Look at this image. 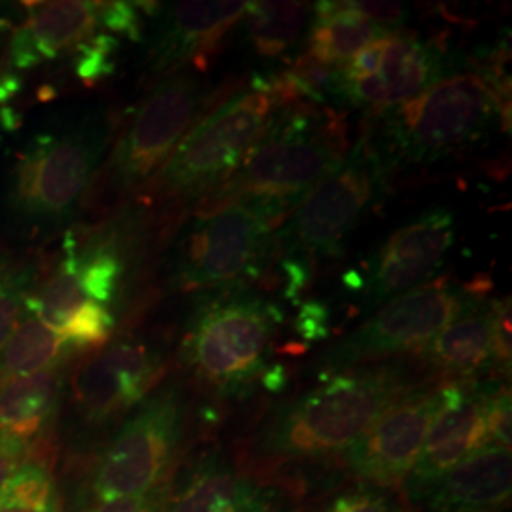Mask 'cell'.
I'll return each mask as SVG.
<instances>
[{
	"label": "cell",
	"mask_w": 512,
	"mask_h": 512,
	"mask_svg": "<svg viewBox=\"0 0 512 512\" xmlns=\"http://www.w3.org/2000/svg\"><path fill=\"white\" fill-rule=\"evenodd\" d=\"M348 154V120L342 112L308 101L283 103L238 167L198 202L200 213L253 202L289 219L311 186L344 164Z\"/></svg>",
	"instance_id": "6da1fadb"
},
{
	"label": "cell",
	"mask_w": 512,
	"mask_h": 512,
	"mask_svg": "<svg viewBox=\"0 0 512 512\" xmlns=\"http://www.w3.org/2000/svg\"><path fill=\"white\" fill-rule=\"evenodd\" d=\"M412 389L397 366L336 372L275 408L256 433L255 454L272 461L344 454Z\"/></svg>",
	"instance_id": "7a4b0ae2"
},
{
	"label": "cell",
	"mask_w": 512,
	"mask_h": 512,
	"mask_svg": "<svg viewBox=\"0 0 512 512\" xmlns=\"http://www.w3.org/2000/svg\"><path fill=\"white\" fill-rule=\"evenodd\" d=\"M501 74L456 73L378 116L363 133L387 173L429 165L484 139L505 114Z\"/></svg>",
	"instance_id": "3957f363"
},
{
	"label": "cell",
	"mask_w": 512,
	"mask_h": 512,
	"mask_svg": "<svg viewBox=\"0 0 512 512\" xmlns=\"http://www.w3.org/2000/svg\"><path fill=\"white\" fill-rule=\"evenodd\" d=\"M109 135V122L88 114L25 141L8 167L2 192L4 217L18 236L48 238L76 217Z\"/></svg>",
	"instance_id": "277c9868"
},
{
	"label": "cell",
	"mask_w": 512,
	"mask_h": 512,
	"mask_svg": "<svg viewBox=\"0 0 512 512\" xmlns=\"http://www.w3.org/2000/svg\"><path fill=\"white\" fill-rule=\"evenodd\" d=\"M281 311L245 285L220 291L190 319L183 361L219 397L245 395L268 370V353Z\"/></svg>",
	"instance_id": "5b68a950"
},
{
	"label": "cell",
	"mask_w": 512,
	"mask_h": 512,
	"mask_svg": "<svg viewBox=\"0 0 512 512\" xmlns=\"http://www.w3.org/2000/svg\"><path fill=\"white\" fill-rule=\"evenodd\" d=\"M279 105L253 76L247 92L224 101L184 135L156 173L154 196L162 202H200L238 167Z\"/></svg>",
	"instance_id": "8992f818"
},
{
	"label": "cell",
	"mask_w": 512,
	"mask_h": 512,
	"mask_svg": "<svg viewBox=\"0 0 512 512\" xmlns=\"http://www.w3.org/2000/svg\"><path fill=\"white\" fill-rule=\"evenodd\" d=\"M484 300V291L440 277L391 298L382 310L327 349L319 363L330 372L361 368L399 355H420L459 315Z\"/></svg>",
	"instance_id": "52a82bcc"
},
{
	"label": "cell",
	"mask_w": 512,
	"mask_h": 512,
	"mask_svg": "<svg viewBox=\"0 0 512 512\" xmlns=\"http://www.w3.org/2000/svg\"><path fill=\"white\" fill-rule=\"evenodd\" d=\"M287 217L272 207L239 202L202 215L186 234L175 279L190 291H226L262 274L260 260L277 224Z\"/></svg>",
	"instance_id": "ba28073f"
},
{
	"label": "cell",
	"mask_w": 512,
	"mask_h": 512,
	"mask_svg": "<svg viewBox=\"0 0 512 512\" xmlns=\"http://www.w3.org/2000/svg\"><path fill=\"white\" fill-rule=\"evenodd\" d=\"M389 173L361 137L346 162L313 184L279 230L283 249L300 260L336 256L353 226L384 192Z\"/></svg>",
	"instance_id": "9c48e42d"
},
{
	"label": "cell",
	"mask_w": 512,
	"mask_h": 512,
	"mask_svg": "<svg viewBox=\"0 0 512 512\" xmlns=\"http://www.w3.org/2000/svg\"><path fill=\"white\" fill-rule=\"evenodd\" d=\"M186 406L184 391L175 384L160 389L139 406L95 465V503L145 494L164 484L183 440Z\"/></svg>",
	"instance_id": "30bf717a"
},
{
	"label": "cell",
	"mask_w": 512,
	"mask_h": 512,
	"mask_svg": "<svg viewBox=\"0 0 512 512\" xmlns=\"http://www.w3.org/2000/svg\"><path fill=\"white\" fill-rule=\"evenodd\" d=\"M211 97L194 74H171L158 82L110 152L107 190L128 194L156 175L184 135L202 120L203 110L213 103Z\"/></svg>",
	"instance_id": "8fae6325"
},
{
	"label": "cell",
	"mask_w": 512,
	"mask_h": 512,
	"mask_svg": "<svg viewBox=\"0 0 512 512\" xmlns=\"http://www.w3.org/2000/svg\"><path fill=\"white\" fill-rule=\"evenodd\" d=\"M444 404L446 384L408 391L344 452L349 473L380 488L404 482Z\"/></svg>",
	"instance_id": "7c38bea8"
},
{
	"label": "cell",
	"mask_w": 512,
	"mask_h": 512,
	"mask_svg": "<svg viewBox=\"0 0 512 512\" xmlns=\"http://www.w3.org/2000/svg\"><path fill=\"white\" fill-rule=\"evenodd\" d=\"M448 76L446 50L437 40L395 31L385 37L376 73L344 80L342 103L378 116Z\"/></svg>",
	"instance_id": "4fadbf2b"
},
{
	"label": "cell",
	"mask_w": 512,
	"mask_h": 512,
	"mask_svg": "<svg viewBox=\"0 0 512 512\" xmlns=\"http://www.w3.org/2000/svg\"><path fill=\"white\" fill-rule=\"evenodd\" d=\"M490 385L476 380L446 382V404L429 429L420 458L404 478L410 499L421 501L442 476L488 446L484 399Z\"/></svg>",
	"instance_id": "5bb4252c"
},
{
	"label": "cell",
	"mask_w": 512,
	"mask_h": 512,
	"mask_svg": "<svg viewBox=\"0 0 512 512\" xmlns=\"http://www.w3.org/2000/svg\"><path fill=\"white\" fill-rule=\"evenodd\" d=\"M162 376V359L141 342H116L80 366L74 399L82 418L105 423L147 399Z\"/></svg>",
	"instance_id": "9a60e30c"
},
{
	"label": "cell",
	"mask_w": 512,
	"mask_h": 512,
	"mask_svg": "<svg viewBox=\"0 0 512 512\" xmlns=\"http://www.w3.org/2000/svg\"><path fill=\"white\" fill-rule=\"evenodd\" d=\"M456 219L446 207H433L385 241L374 256L368 277L372 302L391 300L435 274L454 247Z\"/></svg>",
	"instance_id": "2e32d148"
},
{
	"label": "cell",
	"mask_w": 512,
	"mask_h": 512,
	"mask_svg": "<svg viewBox=\"0 0 512 512\" xmlns=\"http://www.w3.org/2000/svg\"><path fill=\"white\" fill-rule=\"evenodd\" d=\"M511 311L509 302H478L459 315L421 351L431 370L458 380L499 365H511Z\"/></svg>",
	"instance_id": "e0dca14e"
},
{
	"label": "cell",
	"mask_w": 512,
	"mask_h": 512,
	"mask_svg": "<svg viewBox=\"0 0 512 512\" xmlns=\"http://www.w3.org/2000/svg\"><path fill=\"white\" fill-rule=\"evenodd\" d=\"M249 2H173L160 8L148 46V71L154 76L181 73L190 61L202 65L220 40L245 16Z\"/></svg>",
	"instance_id": "ac0fdd59"
},
{
	"label": "cell",
	"mask_w": 512,
	"mask_h": 512,
	"mask_svg": "<svg viewBox=\"0 0 512 512\" xmlns=\"http://www.w3.org/2000/svg\"><path fill=\"white\" fill-rule=\"evenodd\" d=\"M511 448L482 446L423 495L431 512H501L511 503Z\"/></svg>",
	"instance_id": "d6986e66"
},
{
	"label": "cell",
	"mask_w": 512,
	"mask_h": 512,
	"mask_svg": "<svg viewBox=\"0 0 512 512\" xmlns=\"http://www.w3.org/2000/svg\"><path fill=\"white\" fill-rule=\"evenodd\" d=\"M99 2L61 0L40 2L29 8V18L19 25L10 42V65L27 71L76 50L97 29Z\"/></svg>",
	"instance_id": "ffe728a7"
},
{
	"label": "cell",
	"mask_w": 512,
	"mask_h": 512,
	"mask_svg": "<svg viewBox=\"0 0 512 512\" xmlns=\"http://www.w3.org/2000/svg\"><path fill=\"white\" fill-rule=\"evenodd\" d=\"M272 494L217 456L203 459L169 494L164 512H270Z\"/></svg>",
	"instance_id": "44dd1931"
},
{
	"label": "cell",
	"mask_w": 512,
	"mask_h": 512,
	"mask_svg": "<svg viewBox=\"0 0 512 512\" xmlns=\"http://www.w3.org/2000/svg\"><path fill=\"white\" fill-rule=\"evenodd\" d=\"M308 35V54L330 65H346L368 44L395 31L363 18L348 2H315Z\"/></svg>",
	"instance_id": "7402d4cb"
},
{
	"label": "cell",
	"mask_w": 512,
	"mask_h": 512,
	"mask_svg": "<svg viewBox=\"0 0 512 512\" xmlns=\"http://www.w3.org/2000/svg\"><path fill=\"white\" fill-rule=\"evenodd\" d=\"M61 391V366L0 382V433L33 439L52 418Z\"/></svg>",
	"instance_id": "603a6c76"
},
{
	"label": "cell",
	"mask_w": 512,
	"mask_h": 512,
	"mask_svg": "<svg viewBox=\"0 0 512 512\" xmlns=\"http://www.w3.org/2000/svg\"><path fill=\"white\" fill-rule=\"evenodd\" d=\"M73 351L57 330L25 311L0 351V382L57 368Z\"/></svg>",
	"instance_id": "cb8c5ba5"
},
{
	"label": "cell",
	"mask_w": 512,
	"mask_h": 512,
	"mask_svg": "<svg viewBox=\"0 0 512 512\" xmlns=\"http://www.w3.org/2000/svg\"><path fill=\"white\" fill-rule=\"evenodd\" d=\"M313 4L308 2H249L247 35L262 57H279L304 33Z\"/></svg>",
	"instance_id": "d4e9b609"
},
{
	"label": "cell",
	"mask_w": 512,
	"mask_h": 512,
	"mask_svg": "<svg viewBox=\"0 0 512 512\" xmlns=\"http://www.w3.org/2000/svg\"><path fill=\"white\" fill-rule=\"evenodd\" d=\"M63 249H65L63 260L57 266L54 275L50 277V281L46 283V287L37 296L31 294L25 302V311L37 315L42 323H46L57 332L63 329V325L88 300L76 274L78 249L71 234H67Z\"/></svg>",
	"instance_id": "484cf974"
},
{
	"label": "cell",
	"mask_w": 512,
	"mask_h": 512,
	"mask_svg": "<svg viewBox=\"0 0 512 512\" xmlns=\"http://www.w3.org/2000/svg\"><path fill=\"white\" fill-rule=\"evenodd\" d=\"M0 512H63L54 473L46 461L27 459L0 492Z\"/></svg>",
	"instance_id": "4316f807"
},
{
	"label": "cell",
	"mask_w": 512,
	"mask_h": 512,
	"mask_svg": "<svg viewBox=\"0 0 512 512\" xmlns=\"http://www.w3.org/2000/svg\"><path fill=\"white\" fill-rule=\"evenodd\" d=\"M37 268L29 260L16 256H0V351L25 313V302L31 296Z\"/></svg>",
	"instance_id": "83f0119b"
},
{
	"label": "cell",
	"mask_w": 512,
	"mask_h": 512,
	"mask_svg": "<svg viewBox=\"0 0 512 512\" xmlns=\"http://www.w3.org/2000/svg\"><path fill=\"white\" fill-rule=\"evenodd\" d=\"M76 274L88 300L107 306L118 293L124 262L112 243H99L86 253H78Z\"/></svg>",
	"instance_id": "f1b7e54d"
},
{
	"label": "cell",
	"mask_w": 512,
	"mask_h": 512,
	"mask_svg": "<svg viewBox=\"0 0 512 512\" xmlns=\"http://www.w3.org/2000/svg\"><path fill=\"white\" fill-rule=\"evenodd\" d=\"M114 330V317L107 306L86 300L73 317L63 325L59 334L74 349L101 346L109 342Z\"/></svg>",
	"instance_id": "f546056e"
},
{
	"label": "cell",
	"mask_w": 512,
	"mask_h": 512,
	"mask_svg": "<svg viewBox=\"0 0 512 512\" xmlns=\"http://www.w3.org/2000/svg\"><path fill=\"white\" fill-rule=\"evenodd\" d=\"M120 48L112 35H93L74 50V73L86 82L95 84L114 73V55Z\"/></svg>",
	"instance_id": "4dcf8cb0"
},
{
	"label": "cell",
	"mask_w": 512,
	"mask_h": 512,
	"mask_svg": "<svg viewBox=\"0 0 512 512\" xmlns=\"http://www.w3.org/2000/svg\"><path fill=\"white\" fill-rule=\"evenodd\" d=\"M484 423L488 446L511 448V391L505 385H490L484 399Z\"/></svg>",
	"instance_id": "1f68e13d"
},
{
	"label": "cell",
	"mask_w": 512,
	"mask_h": 512,
	"mask_svg": "<svg viewBox=\"0 0 512 512\" xmlns=\"http://www.w3.org/2000/svg\"><path fill=\"white\" fill-rule=\"evenodd\" d=\"M105 27L114 35L131 40L141 37V16L137 2H99L97 27Z\"/></svg>",
	"instance_id": "d6a6232c"
},
{
	"label": "cell",
	"mask_w": 512,
	"mask_h": 512,
	"mask_svg": "<svg viewBox=\"0 0 512 512\" xmlns=\"http://www.w3.org/2000/svg\"><path fill=\"white\" fill-rule=\"evenodd\" d=\"M321 512H399L395 505L370 488H357L334 497Z\"/></svg>",
	"instance_id": "836d02e7"
},
{
	"label": "cell",
	"mask_w": 512,
	"mask_h": 512,
	"mask_svg": "<svg viewBox=\"0 0 512 512\" xmlns=\"http://www.w3.org/2000/svg\"><path fill=\"white\" fill-rule=\"evenodd\" d=\"M167 497H169L167 486L160 484L145 494L129 495V497L112 499L107 503H97V507L86 512H164Z\"/></svg>",
	"instance_id": "e575fe53"
},
{
	"label": "cell",
	"mask_w": 512,
	"mask_h": 512,
	"mask_svg": "<svg viewBox=\"0 0 512 512\" xmlns=\"http://www.w3.org/2000/svg\"><path fill=\"white\" fill-rule=\"evenodd\" d=\"M349 8L361 14L363 18L370 19L382 25L389 31H399L404 23L410 19V8L399 2H348Z\"/></svg>",
	"instance_id": "d590c367"
},
{
	"label": "cell",
	"mask_w": 512,
	"mask_h": 512,
	"mask_svg": "<svg viewBox=\"0 0 512 512\" xmlns=\"http://www.w3.org/2000/svg\"><path fill=\"white\" fill-rule=\"evenodd\" d=\"M31 440L12 433H0V492L6 482L29 459Z\"/></svg>",
	"instance_id": "8d00e7d4"
},
{
	"label": "cell",
	"mask_w": 512,
	"mask_h": 512,
	"mask_svg": "<svg viewBox=\"0 0 512 512\" xmlns=\"http://www.w3.org/2000/svg\"><path fill=\"white\" fill-rule=\"evenodd\" d=\"M296 330L308 342H319V340L327 338L329 310L317 300L306 302L296 317Z\"/></svg>",
	"instance_id": "74e56055"
},
{
	"label": "cell",
	"mask_w": 512,
	"mask_h": 512,
	"mask_svg": "<svg viewBox=\"0 0 512 512\" xmlns=\"http://www.w3.org/2000/svg\"><path fill=\"white\" fill-rule=\"evenodd\" d=\"M21 90V78L16 73L0 74V105L8 103Z\"/></svg>",
	"instance_id": "f35d334b"
},
{
	"label": "cell",
	"mask_w": 512,
	"mask_h": 512,
	"mask_svg": "<svg viewBox=\"0 0 512 512\" xmlns=\"http://www.w3.org/2000/svg\"><path fill=\"white\" fill-rule=\"evenodd\" d=\"M0 120H2L4 128L16 129V112H14V109L0 110Z\"/></svg>",
	"instance_id": "ab89813d"
},
{
	"label": "cell",
	"mask_w": 512,
	"mask_h": 512,
	"mask_svg": "<svg viewBox=\"0 0 512 512\" xmlns=\"http://www.w3.org/2000/svg\"><path fill=\"white\" fill-rule=\"evenodd\" d=\"M10 27H12V23H10L8 19L0 18V37H2L4 33H8Z\"/></svg>",
	"instance_id": "60d3db41"
}]
</instances>
